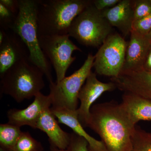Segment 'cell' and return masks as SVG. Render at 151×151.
Returning <instances> with one entry per match:
<instances>
[{"instance_id": "cell-1", "label": "cell", "mask_w": 151, "mask_h": 151, "mask_svg": "<svg viewBox=\"0 0 151 151\" xmlns=\"http://www.w3.org/2000/svg\"><path fill=\"white\" fill-rule=\"evenodd\" d=\"M88 127L100 136L107 151H131L135 127L121 104L112 101L93 105Z\"/></svg>"}, {"instance_id": "cell-2", "label": "cell", "mask_w": 151, "mask_h": 151, "mask_svg": "<svg viewBox=\"0 0 151 151\" xmlns=\"http://www.w3.org/2000/svg\"><path fill=\"white\" fill-rule=\"evenodd\" d=\"M92 1L89 0H37L38 36L68 35L74 19Z\"/></svg>"}, {"instance_id": "cell-3", "label": "cell", "mask_w": 151, "mask_h": 151, "mask_svg": "<svg viewBox=\"0 0 151 151\" xmlns=\"http://www.w3.org/2000/svg\"><path fill=\"white\" fill-rule=\"evenodd\" d=\"M44 73L29 58L17 63L1 76V93L21 103L35 97L45 86Z\"/></svg>"}, {"instance_id": "cell-4", "label": "cell", "mask_w": 151, "mask_h": 151, "mask_svg": "<svg viewBox=\"0 0 151 151\" xmlns=\"http://www.w3.org/2000/svg\"><path fill=\"white\" fill-rule=\"evenodd\" d=\"M19 11L12 30L17 33L27 45L29 58L46 76L50 83L53 82L51 68L42 51L39 42L37 23V0H19Z\"/></svg>"}, {"instance_id": "cell-5", "label": "cell", "mask_w": 151, "mask_h": 151, "mask_svg": "<svg viewBox=\"0 0 151 151\" xmlns=\"http://www.w3.org/2000/svg\"><path fill=\"white\" fill-rule=\"evenodd\" d=\"M113 31V27L92 1L74 19L68 35L84 46L100 47Z\"/></svg>"}, {"instance_id": "cell-6", "label": "cell", "mask_w": 151, "mask_h": 151, "mask_svg": "<svg viewBox=\"0 0 151 151\" xmlns=\"http://www.w3.org/2000/svg\"><path fill=\"white\" fill-rule=\"evenodd\" d=\"M95 56L89 54L84 64L73 74L59 82L50 83L52 109H78V94L93 67Z\"/></svg>"}, {"instance_id": "cell-7", "label": "cell", "mask_w": 151, "mask_h": 151, "mask_svg": "<svg viewBox=\"0 0 151 151\" xmlns=\"http://www.w3.org/2000/svg\"><path fill=\"white\" fill-rule=\"evenodd\" d=\"M127 44L118 33L110 35L94 55L95 73L111 78L118 77L124 66Z\"/></svg>"}, {"instance_id": "cell-8", "label": "cell", "mask_w": 151, "mask_h": 151, "mask_svg": "<svg viewBox=\"0 0 151 151\" xmlns=\"http://www.w3.org/2000/svg\"><path fill=\"white\" fill-rule=\"evenodd\" d=\"M69 37L68 35L38 37L42 51L54 68L56 82L65 78L68 69L76 59L75 57L72 56L73 52L81 51Z\"/></svg>"}, {"instance_id": "cell-9", "label": "cell", "mask_w": 151, "mask_h": 151, "mask_svg": "<svg viewBox=\"0 0 151 151\" xmlns=\"http://www.w3.org/2000/svg\"><path fill=\"white\" fill-rule=\"evenodd\" d=\"M116 88V84L112 81L104 83L99 81L96 73L91 71L78 94L81 104L77 111L78 121L82 127H88L90 109L93 103L104 92L113 91Z\"/></svg>"}, {"instance_id": "cell-10", "label": "cell", "mask_w": 151, "mask_h": 151, "mask_svg": "<svg viewBox=\"0 0 151 151\" xmlns=\"http://www.w3.org/2000/svg\"><path fill=\"white\" fill-rule=\"evenodd\" d=\"M51 105L49 95H45L40 92L26 108L9 110L7 113L8 123L19 127L27 125L36 129L42 114L46 109L50 108Z\"/></svg>"}, {"instance_id": "cell-11", "label": "cell", "mask_w": 151, "mask_h": 151, "mask_svg": "<svg viewBox=\"0 0 151 151\" xmlns=\"http://www.w3.org/2000/svg\"><path fill=\"white\" fill-rule=\"evenodd\" d=\"M29 58L28 49L20 37L13 30L6 31L0 44V76L17 63Z\"/></svg>"}, {"instance_id": "cell-12", "label": "cell", "mask_w": 151, "mask_h": 151, "mask_svg": "<svg viewBox=\"0 0 151 151\" xmlns=\"http://www.w3.org/2000/svg\"><path fill=\"white\" fill-rule=\"evenodd\" d=\"M111 81L121 91L151 100V73L144 70L122 71L118 77L111 78Z\"/></svg>"}, {"instance_id": "cell-13", "label": "cell", "mask_w": 151, "mask_h": 151, "mask_svg": "<svg viewBox=\"0 0 151 151\" xmlns=\"http://www.w3.org/2000/svg\"><path fill=\"white\" fill-rule=\"evenodd\" d=\"M130 34L122 71L144 70V64L151 44L145 36L133 31Z\"/></svg>"}, {"instance_id": "cell-14", "label": "cell", "mask_w": 151, "mask_h": 151, "mask_svg": "<svg viewBox=\"0 0 151 151\" xmlns=\"http://www.w3.org/2000/svg\"><path fill=\"white\" fill-rule=\"evenodd\" d=\"M101 12L110 24L117 28L124 37L131 33L134 19L133 1L121 0L115 6Z\"/></svg>"}, {"instance_id": "cell-15", "label": "cell", "mask_w": 151, "mask_h": 151, "mask_svg": "<svg viewBox=\"0 0 151 151\" xmlns=\"http://www.w3.org/2000/svg\"><path fill=\"white\" fill-rule=\"evenodd\" d=\"M46 133L48 136L50 147L65 150L69 145L71 134L60 128L51 108H47L41 116L36 128Z\"/></svg>"}, {"instance_id": "cell-16", "label": "cell", "mask_w": 151, "mask_h": 151, "mask_svg": "<svg viewBox=\"0 0 151 151\" xmlns=\"http://www.w3.org/2000/svg\"><path fill=\"white\" fill-rule=\"evenodd\" d=\"M133 127L140 121H151V100L124 92L120 103Z\"/></svg>"}, {"instance_id": "cell-17", "label": "cell", "mask_w": 151, "mask_h": 151, "mask_svg": "<svg viewBox=\"0 0 151 151\" xmlns=\"http://www.w3.org/2000/svg\"><path fill=\"white\" fill-rule=\"evenodd\" d=\"M52 112L58 122L66 125L72 129L73 132L84 138L88 143L89 151H107L104 144L91 137L84 130V127L78 121L77 110L70 111L67 109H52Z\"/></svg>"}, {"instance_id": "cell-18", "label": "cell", "mask_w": 151, "mask_h": 151, "mask_svg": "<svg viewBox=\"0 0 151 151\" xmlns=\"http://www.w3.org/2000/svg\"><path fill=\"white\" fill-rule=\"evenodd\" d=\"M20 127L8 123L0 125V147L12 151L19 137Z\"/></svg>"}, {"instance_id": "cell-19", "label": "cell", "mask_w": 151, "mask_h": 151, "mask_svg": "<svg viewBox=\"0 0 151 151\" xmlns=\"http://www.w3.org/2000/svg\"><path fill=\"white\" fill-rule=\"evenodd\" d=\"M131 151H151V133L136 126L132 137Z\"/></svg>"}, {"instance_id": "cell-20", "label": "cell", "mask_w": 151, "mask_h": 151, "mask_svg": "<svg viewBox=\"0 0 151 151\" xmlns=\"http://www.w3.org/2000/svg\"><path fill=\"white\" fill-rule=\"evenodd\" d=\"M12 151H43V149L29 132H22Z\"/></svg>"}, {"instance_id": "cell-21", "label": "cell", "mask_w": 151, "mask_h": 151, "mask_svg": "<svg viewBox=\"0 0 151 151\" xmlns=\"http://www.w3.org/2000/svg\"><path fill=\"white\" fill-rule=\"evenodd\" d=\"M70 143L65 150L50 147L51 151H89L88 142L84 138L75 133H71Z\"/></svg>"}, {"instance_id": "cell-22", "label": "cell", "mask_w": 151, "mask_h": 151, "mask_svg": "<svg viewBox=\"0 0 151 151\" xmlns=\"http://www.w3.org/2000/svg\"><path fill=\"white\" fill-rule=\"evenodd\" d=\"M17 15L6 8L0 3V27L1 29L6 31L12 30Z\"/></svg>"}, {"instance_id": "cell-23", "label": "cell", "mask_w": 151, "mask_h": 151, "mask_svg": "<svg viewBox=\"0 0 151 151\" xmlns=\"http://www.w3.org/2000/svg\"><path fill=\"white\" fill-rule=\"evenodd\" d=\"M133 2L134 21L151 14V0H135Z\"/></svg>"}, {"instance_id": "cell-24", "label": "cell", "mask_w": 151, "mask_h": 151, "mask_svg": "<svg viewBox=\"0 0 151 151\" xmlns=\"http://www.w3.org/2000/svg\"><path fill=\"white\" fill-rule=\"evenodd\" d=\"M151 30V14L139 19L134 21L132 30L146 36Z\"/></svg>"}, {"instance_id": "cell-25", "label": "cell", "mask_w": 151, "mask_h": 151, "mask_svg": "<svg viewBox=\"0 0 151 151\" xmlns=\"http://www.w3.org/2000/svg\"><path fill=\"white\" fill-rule=\"evenodd\" d=\"M121 0H94L92 3L98 10L102 11L111 8L119 4Z\"/></svg>"}, {"instance_id": "cell-26", "label": "cell", "mask_w": 151, "mask_h": 151, "mask_svg": "<svg viewBox=\"0 0 151 151\" xmlns=\"http://www.w3.org/2000/svg\"><path fill=\"white\" fill-rule=\"evenodd\" d=\"M0 3L15 14L17 15L18 14L19 0H1Z\"/></svg>"}, {"instance_id": "cell-27", "label": "cell", "mask_w": 151, "mask_h": 151, "mask_svg": "<svg viewBox=\"0 0 151 151\" xmlns=\"http://www.w3.org/2000/svg\"><path fill=\"white\" fill-rule=\"evenodd\" d=\"M144 70L151 73V45L146 57L144 65Z\"/></svg>"}, {"instance_id": "cell-28", "label": "cell", "mask_w": 151, "mask_h": 151, "mask_svg": "<svg viewBox=\"0 0 151 151\" xmlns=\"http://www.w3.org/2000/svg\"><path fill=\"white\" fill-rule=\"evenodd\" d=\"M145 37H146L147 38V39L149 40V41L150 42L151 44V30L150 31V32Z\"/></svg>"}, {"instance_id": "cell-29", "label": "cell", "mask_w": 151, "mask_h": 151, "mask_svg": "<svg viewBox=\"0 0 151 151\" xmlns=\"http://www.w3.org/2000/svg\"><path fill=\"white\" fill-rule=\"evenodd\" d=\"M0 151H10L9 150H7V149L1 147H0Z\"/></svg>"}]
</instances>
